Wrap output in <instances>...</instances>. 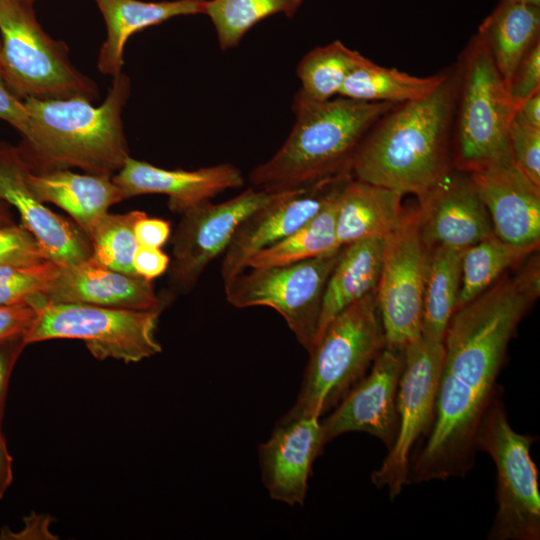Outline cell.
Returning <instances> with one entry per match:
<instances>
[{
	"label": "cell",
	"mask_w": 540,
	"mask_h": 540,
	"mask_svg": "<svg viewBox=\"0 0 540 540\" xmlns=\"http://www.w3.org/2000/svg\"><path fill=\"white\" fill-rule=\"evenodd\" d=\"M12 461L0 425V499L4 496L13 480Z\"/></svg>",
	"instance_id": "obj_44"
},
{
	"label": "cell",
	"mask_w": 540,
	"mask_h": 540,
	"mask_svg": "<svg viewBox=\"0 0 540 540\" xmlns=\"http://www.w3.org/2000/svg\"><path fill=\"white\" fill-rule=\"evenodd\" d=\"M539 7L501 0L479 26L478 33L507 85L524 56L540 41Z\"/></svg>",
	"instance_id": "obj_26"
},
{
	"label": "cell",
	"mask_w": 540,
	"mask_h": 540,
	"mask_svg": "<svg viewBox=\"0 0 540 540\" xmlns=\"http://www.w3.org/2000/svg\"><path fill=\"white\" fill-rule=\"evenodd\" d=\"M319 419H281L260 446L262 481L272 499L303 505L313 462L325 446Z\"/></svg>",
	"instance_id": "obj_19"
},
{
	"label": "cell",
	"mask_w": 540,
	"mask_h": 540,
	"mask_svg": "<svg viewBox=\"0 0 540 540\" xmlns=\"http://www.w3.org/2000/svg\"><path fill=\"white\" fill-rule=\"evenodd\" d=\"M402 197L397 191L348 177L337 195L338 244L343 247L364 239L386 237L403 214Z\"/></svg>",
	"instance_id": "obj_23"
},
{
	"label": "cell",
	"mask_w": 540,
	"mask_h": 540,
	"mask_svg": "<svg viewBox=\"0 0 540 540\" xmlns=\"http://www.w3.org/2000/svg\"><path fill=\"white\" fill-rule=\"evenodd\" d=\"M340 251L285 265L246 268L224 283L226 299L240 309H274L309 351L317 333L326 282Z\"/></svg>",
	"instance_id": "obj_10"
},
{
	"label": "cell",
	"mask_w": 540,
	"mask_h": 540,
	"mask_svg": "<svg viewBox=\"0 0 540 540\" xmlns=\"http://www.w3.org/2000/svg\"><path fill=\"white\" fill-rule=\"evenodd\" d=\"M458 88L456 65L430 93L384 114L362 139L351 175L403 196L424 195L453 166Z\"/></svg>",
	"instance_id": "obj_2"
},
{
	"label": "cell",
	"mask_w": 540,
	"mask_h": 540,
	"mask_svg": "<svg viewBox=\"0 0 540 540\" xmlns=\"http://www.w3.org/2000/svg\"><path fill=\"white\" fill-rule=\"evenodd\" d=\"M31 0H0V70L20 99L98 96L96 83L70 62L69 49L50 37L37 20Z\"/></svg>",
	"instance_id": "obj_7"
},
{
	"label": "cell",
	"mask_w": 540,
	"mask_h": 540,
	"mask_svg": "<svg viewBox=\"0 0 540 540\" xmlns=\"http://www.w3.org/2000/svg\"><path fill=\"white\" fill-rule=\"evenodd\" d=\"M463 251L444 246L430 251L423 298L422 336L444 341L457 307Z\"/></svg>",
	"instance_id": "obj_30"
},
{
	"label": "cell",
	"mask_w": 540,
	"mask_h": 540,
	"mask_svg": "<svg viewBox=\"0 0 540 540\" xmlns=\"http://www.w3.org/2000/svg\"><path fill=\"white\" fill-rule=\"evenodd\" d=\"M51 260L27 265H0V306L28 303L38 308L57 277Z\"/></svg>",
	"instance_id": "obj_34"
},
{
	"label": "cell",
	"mask_w": 540,
	"mask_h": 540,
	"mask_svg": "<svg viewBox=\"0 0 540 540\" xmlns=\"http://www.w3.org/2000/svg\"><path fill=\"white\" fill-rule=\"evenodd\" d=\"M27 346L24 335L0 341V425L4 415L11 373L23 349Z\"/></svg>",
	"instance_id": "obj_39"
},
{
	"label": "cell",
	"mask_w": 540,
	"mask_h": 540,
	"mask_svg": "<svg viewBox=\"0 0 540 540\" xmlns=\"http://www.w3.org/2000/svg\"><path fill=\"white\" fill-rule=\"evenodd\" d=\"M112 179L122 191L124 199L144 194H164L169 198L168 207L180 214L228 189L244 185L240 169L229 163L196 170H167L132 157L127 158Z\"/></svg>",
	"instance_id": "obj_20"
},
{
	"label": "cell",
	"mask_w": 540,
	"mask_h": 540,
	"mask_svg": "<svg viewBox=\"0 0 540 540\" xmlns=\"http://www.w3.org/2000/svg\"><path fill=\"white\" fill-rule=\"evenodd\" d=\"M8 205L0 200V226H9L13 225V219L8 210Z\"/></svg>",
	"instance_id": "obj_46"
},
{
	"label": "cell",
	"mask_w": 540,
	"mask_h": 540,
	"mask_svg": "<svg viewBox=\"0 0 540 540\" xmlns=\"http://www.w3.org/2000/svg\"><path fill=\"white\" fill-rule=\"evenodd\" d=\"M395 104L345 97L312 101L295 94L293 127L278 151L249 174L253 187L270 192L302 188L351 173L369 129Z\"/></svg>",
	"instance_id": "obj_4"
},
{
	"label": "cell",
	"mask_w": 540,
	"mask_h": 540,
	"mask_svg": "<svg viewBox=\"0 0 540 540\" xmlns=\"http://www.w3.org/2000/svg\"><path fill=\"white\" fill-rule=\"evenodd\" d=\"M375 291L337 314L315 339L296 401L281 419L320 418L367 374L386 346Z\"/></svg>",
	"instance_id": "obj_5"
},
{
	"label": "cell",
	"mask_w": 540,
	"mask_h": 540,
	"mask_svg": "<svg viewBox=\"0 0 540 540\" xmlns=\"http://www.w3.org/2000/svg\"><path fill=\"white\" fill-rule=\"evenodd\" d=\"M304 0H207L204 8L222 50L237 46L257 23L275 14L294 16Z\"/></svg>",
	"instance_id": "obj_32"
},
{
	"label": "cell",
	"mask_w": 540,
	"mask_h": 540,
	"mask_svg": "<svg viewBox=\"0 0 540 540\" xmlns=\"http://www.w3.org/2000/svg\"><path fill=\"white\" fill-rule=\"evenodd\" d=\"M507 1L540 6V0H507Z\"/></svg>",
	"instance_id": "obj_47"
},
{
	"label": "cell",
	"mask_w": 540,
	"mask_h": 540,
	"mask_svg": "<svg viewBox=\"0 0 540 540\" xmlns=\"http://www.w3.org/2000/svg\"><path fill=\"white\" fill-rule=\"evenodd\" d=\"M0 47H1V42H0Z\"/></svg>",
	"instance_id": "obj_48"
},
{
	"label": "cell",
	"mask_w": 540,
	"mask_h": 540,
	"mask_svg": "<svg viewBox=\"0 0 540 540\" xmlns=\"http://www.w3.org/2000/svg\"><path fill=\"white\" fill-rule=\"evenodd\" d=\"M47 303H81L131 310H162L151 281L101 266L91 259L60 267L45 293Z\"/></svg>",
	"instance_id": "obj_21"
},
{
	"label": "cell",
	"mask_w": 540,
	"mask_h": 540,
	"mask_svg": "<svg viewBox=\"0 0 540 540\" xmlns=\"http://www.w3.org/2000/svg\"><path fill=\"white\" fill-rule=\"evenodd\" d=\"M94 1L103 15L107 30L98 56V69L104 75L114 77L122 72L124 48L132 34L176 16L203 13L207 0Z\"/></svg>",
	"instance_id": "obj_24"
},
{
	"label": "cell",
	"mask_w": 540,
	"mask_h": 540,
	"mask_svg": "<svg viewBox=\"0 0 540 540\" xmlns=\"http://www.w3.org/2000/svg\"><path fill=\"white\" fill-rule=\"evenodd\" d=\"M445 75L415 76L378 65L362 55L346 77L339 96L362 102L398 105L427 95L442 82Z\"/></svg>",
	"instance_id": "obj_27"
},
{
	"label": "cell",
	"mask_w": 540,
	"mask_h": 540,
	"mask_svg": "<svg viewBox=\"0 0 540 540\" xmlns=\"http://www.w3.org/2000/svg\"><path fill=\"white\" fill-rule=\"evenodd\" d=\"M32 170L20 147L0 141V200L17 209L21 224L58 266L90 259L91 243L82 229L52 212L31 189L28 176Z\"/></svg>",
	"instance_id": "obj_15"
},
{
	"label": "cell",
	"mask_w": 540,
	"mask_h": 540,
	"mask_svg": "<svg viewBox=\"0 0 540 540\" xmlns=\"http://www.w3.org/2000/svg\"><path fill=\"white\" fill-rule=\"evenodd\" d=\"M0 119L13 126L25 136L29 126L24 101L17 97L6 84L0 70Z\"/></svg>",
	"instance_id": "obj_40"
},
{
	"label": "cell",
	"mask_w": 540,
	"mask_h": 540,
	"mask_svg": "<svg viewBox=\"0 0 540 540\" xmlns=\"http://www.w3.org/2000/svg\"><path fill=\"white\" fill-rule=\"evenodd\" d=\"M161 310H131L81 303H46L24 335L26 344L79 339L99 360L139 362L161 352L155 329Z\"/></svg>",
	"instance_id": "obj_9"
},
{
	"label": "cell",
	"mask_w": 540,
	"mask_h": 540,
	"mask_svg": "<svg viewBox=\"0 0 540 540\" xmlns=\"http://www.w3.org/2000/svg\"><path fill=\"white\" fill-rule=\"evenodd\" d=\"M145 215L143 211L103 215L88 237L92 247L90 259L117 272L138 276L133 267L139 246L134 226Z\"/></svg>",
	"instance_id": "obj_33"
},
{
	"label": "cell",
	"mask_w": 540,
	"mask_h": 540,
	"mask_svg": "<svg viewBox=\"0 0 540 540\" xmlns=\"http://www.w3.org/2000/svg\"><path fill=\"white\" fill-rule=\"evenodd\" d=\"M513 158L521 170L540 186V127L533 126L516 112L508 132Z\"/></svg>",
	"instance_id": "obj_35"
},
{
	"label": "cell",
	"mask_w": 540,
	"mask_h": 540,
	"mask_svg": "<svg viewBox=\"0 0 540 540\" xmlns=\"http://www.w3.org/2000/svg\"><path fill=\"white\" fill-rule=\"evenodd\" d=\"M25 526L19 532H12L8 528H2L0 539H51L52 534L48 530L49 519L43 515H34L25 518Z\"/></svg>",
	"instance_id": "obj_43"
},
{
	"label": "cell",
	"mask_w": 540,
	"mask_h": 540,
	"mask_svg": "<svg viewBox=\"0 0 540 540\" xmlns=\"http://www.w3.org/2000/svg\"><path fill=\"white\" fill-rule=\"evenodd\" d=\"M457 67L459 88L453 122V167L473 172L514 160L508 132L520 104L509 93L480 33L470 40Z\"/></svg>",
	"instance_id": "obj_6"
},
{
	"label": "cell",
	"mask_w": 540,
	"mask_h": 540,
	"mask_svg": "<svg viewBox=\"0 0 540 540\" xmlns=\"http://www.w3.org/2000/svg\"><path fill=\"white\" fill-rule=\"evenodd\" d=\"M28 182L41 201L66 211L87 237L108 209L124 200L122 191L109 175L78 174L69 169L32 170Z\"/></svg>",
	"instance_id": "obj_22"
},
{
	"label": "cell",
	"mask_w": 540,
	"mask_h": 540,
	"mask_svg": "<svg viewBox=\"0 0 540 540\" xmlns=\"http://www.w3.org/2000/svg\"><path fill=\"white\" fill-rule=\"evenodd\" d=\"M469 173L488 211L493 233L512 244L539 246L540 186L515 160Z\"/></svg>",
	"instance_id": "obj_18"
},
{
	"label": "cell",
	"mask_w": 540,
	"mask_h": 540,
	"mask_svg": "<svg viewBox=\"0 0 540 540\" xmlns=\"http://www.w3.org/2000/svg\"><path fill=\"white\" fill-rule=\"evenodd\" d=\"M404 351L384 347L369 372L321 421L323 442L347 432L377 437L389 450L398 431L397 391Z\"/></svg>",
	"instance_id": "obj_16"
},
{
	"label": "cell",
	"mask_w": 540,
	"mask_h": 540,
	"mask_svg": "<svg viewBox=\"0 0 540 540\" xmlns=\"http://www.w3.org/2000/svg\"><path fill=\"white\" fill-rule=\"evenodd\" d=\"M534 441L533 436L512 429L497 390L474 437L476 450L489 454L497 471V510L489 540L540 538L538 470L530 455Z\"/></svg>",
	"instance_id": "obj_8"
},
{
	"label": "cell",
	"mask_w": 540,
	"mask_h": 540,
	"mask_svg": "<svg viewBox=\"0 0 540 540\" xmlns=\"http://www.w3.org/2000/svg\"><path fill=\"white\" fill-rule=\"evenodd\" d=\"M350 175L344 173L306 187L279 191L247 216L223 253V283L243 271L249 257L286 238L318 214Z\"/></svg>",
	"instance_id": "obj_14"
},
{
	"label": "cell",
	"mask_w": 540,
	"mask_h": 540,
	"mask_svg": "<svg viewBox=\"0 0 540 540\" xmlns=\"http://www.w3.org/2000/svg\"><path fill=\"white\" fill-rule=\"evenodd\" d=\"M419 228L429 249H466L493 234L488 211L469 172L451 167L418 198Z\"/></svg>",
	"instance_id": "obj_17"
},
{
	"label": "cell",
	"mask_w": 540,
	"mask_h": 540,
	"mask_svg": "<svg viewBox=\"0 0 540 540\" xmlns=\"http://www.w3.org/2000/svg\"><path fill=\"white\" fill-rule=\"evenodd\" d=\"M31 1H33V2H34L35 0H31Z\"/></svg>",
	"instance_id": "obj_49"
},
{
	"label": "cell",
	"mask_w": 540,
	"mask_h": 540,
	"mask_svg": "<svg viewBox=\"0 0 540 540\" xmlns=\"http://www.w3.org/2000/svg\"><path fill=\"white\" fill-rule=\"evenodd\" d=\"M362 54L336 40L317 46L305 54L297 66L301 89L297 92L312 101H326L340 89Z\"/></svg>",
	"instance_id": "obj_31"
},
{
	"label": "cell",
	"mask_w": 540,
	"mask_h": 540,
	"mask_svg": "<svg viewBox=\"0 0 540 540\" xmlns=\"http://www.w3.org/2000/svg\"><path fill=\"white\" fill-rule=\"evenodd\" d=\"M538 248L512 244L493 233L464 249L456 310L479 296L506 272L519 266Z\"/></svg>",
	"instance_id": "obj_29"
},
{
	"label": "cell",
	"mask_w": 540,
	"mask_h": 540,
	"mask_svg": "<svg viewBox=\"0 0 540 540\" xmlns=\"http://www.w3.org/2000/svg\"><path fill=\"white\" fill-rule=\"evenodd\" d=\"M49 260L36 238L22 225L0 226V265Z\"/></svg>",
	"instance_id": "obj_36"
},
{
	"label": "cell",
	"mask_w": 540,
	"mask_h": 540,
	"mask_svg": "<svg viewBox=\"0 0 540 540\" xmlns=\"http://www.w3.org/2000/svg\"><path fill=\"white\" fill-rule=\"evenodd\" d=\"M430 251L419 228L417 207L404 209L383 239L376 300L386 347L404 351L421 336L423 298Z\"/></svg>",
	"instance_id": "obj_11"
},
{
	"label": "cell",
	"mask_w": 540,
	"mask_h": 540,
	"mask_svg": "<svg viewBox=\"0 0 540 540\" xmlns=\"http://www.w3.org/2000/svg\"><path fill=\"white\" fill-rule=\"evenodd\" d=\"M134 232L139 245L160 248L168 240L171 227L166 220L145 215L136 222Z\"/></svg>",
	"instance_id": "obj_42"
},
{
	"label": "cell",
	"mask_w": 540,
	"mask_h": 540,
	"mask_svg": "<svg viewBox=\"0 0 540 540\" xmlns=\"http://www.w3.org/2000/svg\"><path fill=\"white\" fill-rule=\"evenodd\" d=\"M278 192L252 186L230 200L221 203L209 200L184 211L172 237L173 285L190 290L206 267L225 252L241 222Z\"/></svg>",
	"instance_id": "obj_13"
},
{
	"label": "cell",
	"mask_w": 540,
	"mask_h": 540,
	"mask_svg": "<svg viewBox=\"0 0 540 540\" xmlns=\"http://www.w3.org/2000/svg\"><path fill=\"white\" fill-rule=\"evenodd\" d=\"M38 310L28 303L0 306V341L25 335L33 324Z\"/></svg>",
	"instance_id": "obj_38"
},
{
	"label": "cell",
	"mask_w": 540,
	"mask_h": 540,
	"mask_svg": "<svg viewBox=\"0 0 540 540\" xmlns=\"http://www.w3.org/2000/svg\"><path fill=\"white\" fill-rule=\"evenodd\" d=\"M508 89L519 104L540 91V41L524 56L508 84Z\"/></svg>",
	"instance_id": "obj_37"
},
{
	"label": "cell",
	"mask_w": 540,
	"mask_h": 540,
	"mask_svg": "<svg viewBox=\"0 0 540 540\" xmlns=\"http://www.w3.org/2000/svg\"><path fill=\"white\" fill-rule=\"evenodd\" d=\"M517 114L529 124L540 127V91L522 101Z\"/></svg>",
	"instance_id": "obj_45"
},
{
	"label": "cell",
	"mask_w": 540,
	"mask_h": 540,
	"mask_svg": "<svg viewBox=\"0 0 540 540\" xmlns=\"http://www.w3.org/2000/svg\"><path fill=\"white\" fill-rule=\"evenodd\" d=\"M342 184L318 214L286 238L249 257L244 269L296 263L339 251L342 247L336 238L335 223Z\"/></svg>",
	"instance_id": "obj_28"
},
{
	"label": "cell",
	"mask_w": 540,
	"mask_h": 540,
	"mask_svg": "<svg viewBox=\"0 0 540 540\" xmlns=\"http://www.w3.org/2000/svg\"><path fill=\"white\" fill-rule=\"evenodd\" d=\"M170 265V258L160 248L139 245L133 259L136 274L146 280L162 275Z\"/></svg>",
	"instance_id": "obj_41"
},
{
	"label": "cell",
	"mask_w": 540,
	"mask_h": 540,
	"mask_svg": "<svg viewBox=\"0 0 540 540\" xmlns=\"http://www.w3.org/2000/svg\"><path fill=\"white\" fill-rule=\"evenodd\" d=\"M539 293L540 269L526 262L455 311L444 336L433 420L410 462V482L464 477L472 469L477 426L497 391L509 342Z\"/></svg>",
	"instance_id": "obj_1"
},
{
	"label": "cell",
	"mask_w": 540,
	"mask_h": 540,
	"mask_svg": "<svg viewBox=\"0 0 540 540\" xmlns=\"http://www.w3.org/2000/svg\"><path fill=\"white\" fill-rule=\"evenodd\" d=\"M443 358L444 341L422 335L404 349L397 391V435L381 466L371 476L377 488L388 489L391 500L410 484L411 454L416 442L430 429Z\"/></svg>",
	"instance_id": "obj_12"
},
{
	"label": "cell",
	"mask_w": 540,
	"mask_h": 540,
	"mask_svg": "<svg viewBox=\"0 0 540 540\" xmlns=\"http://www.w3.org/2000/svg\"><path fill=\"white\" fill-rule=\"evenodd\" d=\"M383 239H364L341 248L326 282L315 339L337 314L376 290Z\"/></svg>",
	"instance_id": "obj_25"
},
{
	"label": "cell",
	"mask_w": 540,
	"mask_h": 540,
	"mask_svg": "<svg viewBox=\"0 0 540 540\" xmlns=\"http://www.w3.org/2000/svg\"><path fill=\"white\" fill-rule=\"evenodd\" d=\"M130 92L131 80L122 71L99 106L83 97L23 100L29 126L19 147L33 171L77 167L90 174L118 172L130 157L122 120Z\"/></svg>",
	"instance_id": "obj_3"
}]
</instances>
